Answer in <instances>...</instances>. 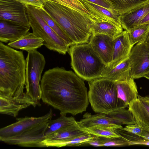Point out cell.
Listing matches in <instances>:
<instances>
[{
  "instance_id": "cell-1",
  "label": "cell",
  "mask_w": 149,
  "mask_h": 149,
  "mask_svg": "<svg viewBox=\"0 0 149 149\" xmlns=\"http://www.w3.org/2000/svg\"><path fill=\"white\" fill-rule=\"evenodd\" d=\"M43 102L59 110L61 115L86 111L89 104L87 89L75 73L56 67L45 72L40 83Z\"/></svg>"
},
{
  "instance_id": "cell-2",
  "label": "cell",
  "mask_w": 149,
  "mask_h": 149,
  "mask_svg": "<svg viewBox=\"0 0 149 149\" xmlns=\"http://www.w3.org/2000/svg\"><path fill=\"white\" fill-rule=\"evenodd\" d=\"M26 63L23 52L0 42V95L24 94Z\"/></svg>"
},
{
  "instance_id": "cell-3",
  "label": "cell",
  "mask_w": 149,
  "mask_h": 149,
  "mask_svg": "<svg viewBox=\"0 0 149 149\" xmlns=\"http://www.w3.org/2000/svg\"><path fill=\"white\" fill-rule=\"evenodd\" d=\"M44 8L74 45L88 43L92 17L52 0H45Z\"/></svg>"
},
{
  "instance_id": "cell-4",
  "label": "cell",
  "mask_w": 149,
  "mask_h": 149,
  "mask_svg": "<svg viewBox=\"0 0 149 149\" xmlns=\"http://www.w3.org/2000/svg\"><path fill=\"white\" fill-rule=\"evenodd\" d=\"M70 46L68 52L72 68L77 75L88 81L102 77L107 65L88 43Z\"/></svg>"
},
{
  "instance_id": "cell-5",
  "label": "cell",
  "mask_w": 149,
  "mask_h": 149,
  "mask_svg": "<svg viewBox=\"0 0 149 149\" xmlns=\"http://www.w3.org/2000/svg\"><path fill=\"white\" fill-rule=\"evenodd\" d=\"M88 82V101L95 113L108 114L119 109L128 107L118 97L114 81L101 77Z\"/></svg>"
},
{
  "instance_id": "cell-6",
  "label": "cell",
  "mask_w": 149,
  "mask_h": 149,
  "mask_svg": "<svg viewBox=\"0 0 149 149\" xmlns=\"http://www.w3.org/2000/svg\"><path fill=\"white\" fill-rule=\"evenodd\" d=\"M25 6L33 32L43 40L44 45L48 49L65 55L70 46L47 24L35 6Z\"/></svg>"
},
{
  "instance_id": "cell-7",
  "label": "cell",
  "mask_w": 149,
  "mask_h": 149,
  "mask_svg": "<svg viewBox=\"0 0 149 149\" xmlns=\"http://www.w3.org/2000/svg\"><path fill=\"white\" fill-rule=\"evenodd\" d=\"M27 52L26 59L25 93L32 99L35 107L41 105L42 92L40 83L46 61L43 55L37 49Z\"/></svg>"
},
{
  "instance_id": "cell-8",
  "label": "cell",
  "mask_w": 149,
  "mask_h": 149,
  "mask_svg": "<svg viewBox=\"0 0 149 149\" xmlns=\"http://www.w3.org/2000/svg\"><path fill=\"white\" fill-rule=\"evenodd\" d=\"M48 122L40 124L21 134L1 141L10 145L24 147H45L42 142Z\"/></svg>"
},
{
  "instance_id": "cell-9",
  "label": "cell",
  "mask_w": 149,
  "mask_h": 149,
  "mask_svg": "<svg viewBox=\"0 0 149 149\" xmlns=\"http://www.w3.org/2000/svg\"><path fill=\"white\" fill-rule=\"evenodd\" d=\"M132 78L144 77L149 72V45L146 42L136 44L129 57Z\"/></svg>"
},
{
  "instance_id": "cell-10",
  "label": "cell",
  "mask_w": 149,
  "mask_h": 149,
  "mask_svg": "<svg viewBox=\"0 0 149 149\" xmlns=\"http://www.w3.org/2000/svg\"><path fill=\"white\" fill-rule=\"evenodd\" d=\"M52 116V110L50 109L47 113L41 117L16 118V122L0 129V141L17 136L40 124L48 122Z\"/></svg>"
},
{
  "instance_id": "cell-11",
  "label": "cell",
  "mask_w": 149,
  "mask_h": 149,
  "mask_svg": "<svg viewBox=\"0 0 149 149\" xmlns=\"http://www.w3.org/2000/svg\"><path fill=\"white\" fill-rule=\"evenodd\" d=\"M0 19L15 21L31 27L25 6L16 0H0Z\"/></svg>"
},
{
  "instance_id": "cell-12",
  "label": "cell",
  "mask_w": 149,
  "mask_h": 149,
  "mask_svg": "<svg viewBox=\"0 0 149 149\" xmlns=\"http://www.w3.org/2000/svg\"><path fill=\"white\" fill-rule=\"evenodd\" d=\"M31 106L34 107L32 99L25 92L22 95L10 97L0 95V113L17 116L19 111Z\"/></svg>"
},
{
  "instance_id": "cell-13",
  "label": "cell",
  "mask_w": 149,
  "mask_h": 149,
  "mask_svg": "<svg viewBox=\"0 0 149 149\" xmlns=\"http://www.w3.org/2000/svg\"><path fill=\"white\" fill-rule=\"evenodd\" d=\"M133 46L130 40L128 31H123L114 40L112 60L107 68H113L128 58Z\"/></svg>"
},
{
  "instance_id": "cell-14",
  "label": "cell",
  "mask_w": 149,
  "mask_h": 149,
  "mask_svg": "<svg viewBox=\"0 0 149 149\" xmlns=\"http://www.w3.org/2000/svg\"><path fill=\"white\" fill-rule=\"evenodd\" d=\"M87 134L80 129L77 121L75 124L59 129L45 136L42 143L45 147L59 148L61 143L68 139Z\"/></svg>"
},
{
  "instance_id": "cell-15",
  "label": "cell",
  "mask_w": 149,
  "mask_h": 149,
  "mask_svg": "<svg viewBox=\"0 0 149 149\" xmlns=\"http://www.w3.org/2000/svg\"><path fill=\"white\" fill-rule=\"evenodd\" d=\"M114 40L105 35L92 34L88 43L107 66L111 61Z\"/></svg>"
},
{
  "instance_id": "cell-16",
  "label": "cell",
  "mask_w": 149,
  "mask_h": 149,
  "mask_svg": "<svg viewBox=\"0 0 149 149\" xmlns=\"http://www.w3.org/2000/svg\"><path fill=\"white\" fill-rule=\"evenodd\" d=\"M30 27L18 22L0 19V41L9 43L18 40L29 32Z\"/></svg>"
},
{
  "instance_id": "cell-17",
  "label": "cell",
  "mask_w": 149,
  "mask_h": 149,
  "mask_svg": "<svg viewBox=\"0 0 149 149\" xmlns=\"http://www.w3.org/2000/svg\"><path fill=\"white\" fill-rule=\"evenodd\" d=\"M128 107L136 123L143 129H149V96L138 95L137 99Z\"/></svg>"
},
{
  "instance_id": "cell-18",
  "label": "cell",
  "mask_w": 149,
  "mask_h": 149,
  "mask_svg": "<svg viewBox=\"0 0 149 149\" xmlns=\"http://www.w3.org/2000/svg\"><path fill=\"white\" fill-rule=\"evenodd\" d=\"M149 12V1L118 16L123 29L128 31L139 25L141 21Z\"/></svg>"
},
{
  "instance_id": "cell-19",
  "label": "cell",
  "mask_w": 149,
  "mask_h": 149,
  "mask_svg": "<svg viewBox=\"0 0 149 149\" xmlns=\"http://www.w3.org/2000/svg\"><path fill=\"white\" fill-rule=\"evenodd\" d=\"M118 97L129 106L137 98V86L134 79L115 82Z\"/></svg>"
},
{
  "instance_id": "cell-20",
  "label": "cell",
  "mask_w": 149,
  "mask_h": 149,
  "mask_svg": "<svg viewBox=\"0 0 149 149\" xmlns=\"http://www.w3.org/2000/svg\"><path fill=\"white\" fill-rule=\"evenodd\" d=\"M91 20V30L92 35H105L114 39L123 31L121 25L113 24L96 17L92 18Z\"/></svg>"
},
{
  "instance_id": "cell-21",
  "label": "cell",
  "mask_w": 149,
  "mask_h": 149,
  "mask_svg": "<svg viewBox=\"0 0 149 149\" xmlns=\"http://www.w3.org/2000/svg\"><path fill=\"white\" fill-rule=\"evenodd\" d=\"M44 45L43 40L29 32L18 40L9 42L8 45L15 49L29 51L37 49Z\"/></svg>"
},
{
  "instance_id": "cell-22",
  "label": "cell",
  "mask_w": 149,
  "mask_h": 149,
  "mask_svg": "<svg viewBox=\"0 0 149 149\" xmlns=\"http://www.w3.org/2000/svg\"><path fill=\"white\" fill-rule=\"evenodd\" d=\"M102 77L109 79L114 82L131 78L129 58L113 68L109 69L106 67Z\"/></svg>"
},
{
  "instance_id": "cell-23",
  "label": "cell",
  "mask_w": 149,
  "mask_h": 149,
  "mask_svg": "<svg viewBox=\"0 0 149 149\" xmlns=\"http://www.w3.org/2000/svg\"><path fill=\"white\" fill-rule=\"evenodd\" d=\"M84 3L94 17L103 19L112 24L121 25L118 16L113 9H109L91 2L83 0Z\"/></svg>"
},
{
  "instance_id": "cell-24",
  "label": "cell",
  "mask_w": 149,
  "mask_h": 149,
  "mask_svg": "<svg viewBox=\"0 0 149 149\" xmlns=\"http://www.w3.org/2000/svg\"><path fill=\"white\" fill-rule=\"evenodd\" d=\"M79 126L81 127H87L97 125H103L116 129L122 128L121 125L112 123L109 117L106 114L100 113L93 115L87 112L83 116V118L77 121Z\"/></svg>"
},
{
  "instance_id": "cell-25",
  "label": "cell",
  "mask_w": 149,
  "mask_h": 149,
  "mask_svg": "<svg viewBox=\"0 0 149 149\" xmlns=\"http://www.w3.org/2000/svg\"><path fill=\"white\" fill-rule=\"evenodd\" d=\"M39 14L47 24L70 46L74 45L48 13L43 7H35Z\"/></svg>"
},
{
  "instance_id": "cell-26",
  "label": "cell",
  "mask_w": 149,
  "mask_h": 149,
  "mask_svg": "<svg viewBox=\"0 0 149 149\" xmlns=\"http://www.w3.org/2000/svg\"><path fill=\"white\" fill-rule=\"evenodd\" d=\"M107 115L110 117L111 122L113 124L121 125L136 123L132 113L126 108L119 109Z\"/></svg>"
},
{
  "instance_id": "cell-27",
  "label": "cell",
  "mask_w": 149,
  "mask_h": 149,
  "mask_svg": "<svg viewBox=\"0 0 149 149\" xmlns=\"http://www.w3.org/2000/svg\"><path fill=\"white\" fill-rule=\"evenodd\" d=\"M79 127L80 130L89 134L97 136L107 138H116L120 136L116 132L115 129L103 125H97L87 127L79 126Z\"/></svg>"
},
{
  "instance_id": "cell-28",
  "label": "cell",
  "mask_w": 149,
  "mask_h": 149,
  "mask_svg": "<svg viewBox=\"0 0 149 149\" xmlns=\"http://www.w3.org/2000/svg\"><path fill=\"white\" fill-rule=\"evenodd\" d=\"M130 41L133 45L145 42L149 35V24L138 25L128 31Z\"/></svg>"
},
{
  "instance_id": "cell-29",
  "label": "cell",
  "mask_w": 149,
  "mask_h": 149,
  "mask_svg": "<svg viewBox=\"0 0 149 149\" xmlns=\"http://www.w3.org/2000/svg\"><path fill=\"white\" fill-rule=\"evenodd\" d=\"M77 122L74 117H67L64 115H62L55 120H51L48 122L45 137L59 129L75 124Z\"/></svg>"
},
{
  "instance_id": "cell-30",
  "label": "cell",
  "mask_w": 149,
  "mask_h": 149,
  "mask_svg": "<svg viewBox=\"0 0 149 149\" xmlns=\"http://www.w3.org/2000/svg\"><path fill=\"white\" fill-rule=\"evenodd\" d=\"M52 0L75 10L83 14L90 16L92 18L94 17L84 4L83 0Z\"/></svg>"
},
{
  "instance_id": "cell-31",
  "label": "cell",
  "mask_w": 149,
  "mask_h": 149,
  "mask_svg": "<svg viewBox=\"0 0 149 149\" xmlns=\"http://www.w3.org/2000/svg\"><path fill=\"white\" fill-rule=\"evenodd\" d=\"M100 146H122L128 145L127 141L121 136L107 138L98 136Z\"/></svg>"
},
{
  "instance_id": "cell-32",
  "label": "cell",
  "mask_w": 149,
  "mask_h": 149,
  "mask_svg": "<svg viewBox=\"0 0 149 149\" xmlns=\"http://www.w3.org/2000/svg\"><path fill=\"white\" fill-rule=\"evenodd\" d=\"M123 129L128 132L131 133L139 136L142 132V128L138 124L127 125Z\"/></svg>"
},
{
  "instance_id": "cell-33",
  "label": "cell",
  "mask_w": 149,
  "mask_h": 149,
  "mask_svg": "<svg viewBox=\"0 0 149 149\" xmlns=\"http://www.w3.org/2000/svg\"><path fill=\"white\" fill-rule=\"evenodd\" d=\"M25 6L30 5L38 7H44L45 0H16Z\"/></svg>"
},
{
  "instance_id": "cell-34",
  "label": "cell",
  "mask_w": 149,
  "mask_h": 149,
  "mask_svg": "<svg viewBox=\"0 0 149 149\" xmlns=\"http://www.w3.org/2000/svg\"><path fill=\"white\" fill-rule=\"evenodd\" d=\"M91 2L109 9H113L111 3L108 0H86Z\"/></svg>"
},
{
  "instance_id": "cell-35",
  "label": "cell",
  "mask_w": 149,
  "mask_h": 149,
  "mask_svg": "<svg viewBox=\"0 0 149 149\" xmlns=\"http://www.w3.org/2000/svg\"><path fill=\"white\" fill-rule=\"evenodd\" d=\"M142 132L140 136L144 139L149 141V129H143Z\"/></svg>"
},
{
  "instance_id": "cell-36",
  "label": "cell",
  "mask_w": 149,
  "mask_h": 149,
  "mask_svg": "<svg viewBox=\"0 0 149 149\" xmlns=\"http://www.w3.org/2000/svg\"><path fill=\"white\" fill-rule=\"evenodd\" d=\"M149 24V12L143 18L139 24Z\"/></svg>"
},
{
  "instance_id": "cell-37",
  "label": "cell",
  "mask_w": 149,
  "mask_h": 149,
  "mask_svg": "<svg viewBox=\"0 0 149 149\" xmlns=\"http://www.w3.org/2000/svg\"><path fill=\"white\" fill-rule=\"evenodd\" d=\"M144 77H145V78H146V79H148L149 80V72L147 74H145L144 76Z\"/></svg>"
},
{
  "instance_id": "cell-38",
  "label": "cell",
  "mask_w": 149,
  "mask_h": 149,
  "mask_svg": "<svg viewBox=\"0 0 149 149\" xmlns=\"http://www.w3.org/2000/svg\"><path fill=\"white\" fill-rule=\"evenodd\" d=\"M145 42L149 45V35Z\"/></svg>"
}]
</instances>
